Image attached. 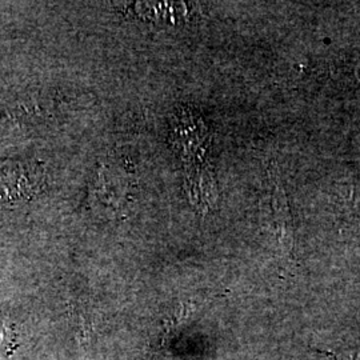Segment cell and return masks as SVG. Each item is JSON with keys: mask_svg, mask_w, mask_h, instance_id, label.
Here are the masks:
<instances>
[{"mask_svg": "<svg viewBox=\"0 0 360 360\" xmlns=\"http://www.w3.org/2000/svg\"><path fill=\"white\" fill-rule=\"evenodd\" d=\"M208 132L203 120L193 111H181L174 126V143L180 156L190 166L202 165L208 146Z\"/></svg>", "mask_w": 360, "mask_h": 360, "instance_id": "6da1fadb", "label": "cell"}, {"mask_svg": "<svg viewBox=\"0 0 360 360\" xmlns=\"http://www.w3.org/2000/svg\"><path fill=\"white\" fill-rule=\"evenodd\" d=\"M271 181H272V217H274V235L276 243L284 254L291 255L294 250V227L290 214V207L284 193L283 184L279 175V169L274 163L271 166Z\"/></svg>", "mask_w": 360, "mask_h": 360, "instance_id": "7a4b0ae2", "label": "cell"}, {"mask_svg": "<svg viewBox=\"0 0 360 360\" xmlns=\"http://www.w3.org/2000/svg\"><path fill=\"white\" fill-rule=\"evenodd\" d=\"M187 176H186V186L190 200L196 210L206 214L208 210H212L217 206L218 200V190L217 183L211 171L202 165L188 166Z\"/></svg>", "mask_w": 360, "mask_h": 360, "instance_id": "3957f363", "label": "cell"}, {"mask_svg": "<svg viewBox=\"0 0 360 360\" xmlns=\"http://www.w3.org/2000/svg\"><path fill=\"white\" fill-rule=\"evenodd\" d=\"M349 360H360V352L355 354V355H352V356L349 358Z\"/></svg>", "mask_w": 360, "mask_h": 360, "instance_id": "277c9868", "label": "cell"}]
</instances>
